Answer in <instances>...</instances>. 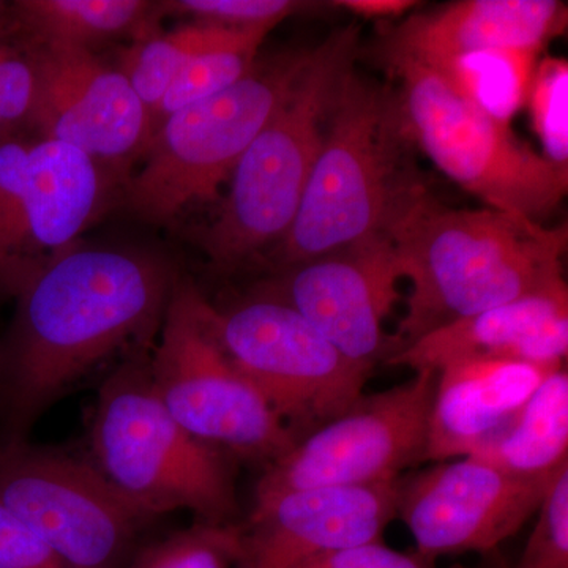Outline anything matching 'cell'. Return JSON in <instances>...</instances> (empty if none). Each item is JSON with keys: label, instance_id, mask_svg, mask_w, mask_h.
Returning <instances> with one entry per match:
<instances>
[{"label": "cell", "instance_id": "obj_26", "mask_svg": "<svg viewBox=\"0 0 568 568\" xmlns=\"http://www.w3.org/2000/svg\"><path fill=\"white\" fill-rule=\"evenodd\" d=\"M242 541L241 526L204 521L149 545L125 568H234Z\"/></svg>", "mask_w": 568, "mask_h": 568}, {"label": "cell", "instance_id": "obj_27", "mask_svg": "<svg viewBox=\"0 0 568 568\" xmlns=\"http://www.w3.org/2000/svg\"><path fill=\"white\" fill-rule=\"evenodd\" d=\"M530 123L541 142V155L568 164V62L562 58L538 61L530 82Z\"/></svg>", "mask_w": 568, "mask_h": 568}, {"label": "cell", "instance_id": "obj_2", "mask_svg": "<svg viewBox=\"0 0 568 568\" xmlns=\"http://www.w3.org/2000/svg\"><path fill=\"white\" fill-rule=\"evenodd\" d=\"M403 280L406 313L395 354L422 336L510 304L567 286V224L547 227L496 209H450L418 194L387 231Z\"/></svg>", "mask_w": 568, "mask_h": 568}, {"label": "cell", "instance_id": "obj_32", "mask_svg": "<svg viewBox=\"0 0 568 568\" xmlns=\"http://www.w3.org/2000/svg\"><path fill=\"white\" fill-rule=\"evenodd\" d=\"M334 3L365 18L402 17L417 6L413 0H336Z\"/></svg>", "mask_w": 568, "mask_h": 568}, {"label": "cell", "instance_id": "obj_23", "mask_svg": "<svg viewBox=\"0 0 568 568\" xmlns=\"http://www.w3.org/2000/svg\"><path fill=\"white\" fill-rule=\"evenodd\" d=\"M239 31L242 29L196 22L183 26L178 31L144 39L129 52L122 71L151 112L152 121L164 93L189 62L201 52L230 40Z\"/></svg>", "mask_w": 568, "mask_h": 568}, {"label": "cell", "instance_id": "obj_13", "mask_svg": "<svg viewBox=\"0 0 568 568\" xmlns=\"http://www.w3.org/2000/svg\"><path fill=\"white\" fill-rule=\"evenodd\" d=\"M549 481L515 477L476 457L447 459L398 481L396 517L422 558L491 551L537 514Z\"/></svg>", "mask_w": 568, "mask_h": 568}, {"label": "cell", "instance_id": "obj_9", "mask_svg": "<svg viewBox=\"0 0 568 568\" xmlns=\"http://www.w3.org/2000/svg\"><path fill=\"white\" fill-rule=\"evenodd\" d=\"M213 327L231 361L297 439L364 396L373 368L354 364L290 305L254 294L213 306Z\"/></svg>", "mask_w": 568, "mask_h": 568}, {"label": "cell", "instance_id": "obj_8", "mask_svg": "<svg viewBox=\"0 0 568 568\" xmlns=\"http://www.w3.org/2000/svg\"><path fill=\"white\" fill-rule=\"evenodd\" d=\"M149 368L171 416L209 446L268 465L297 440L231 361L213 327V305L190 282L174 284Z\"/></svg>", "mask_w": 568, "mask_h": 568}, {"label": "cell", "instance_id": "obj_29", "mask_svg": "<svg viewBox=\"0 0 568 568\" xmlns=\"http://www.w3.org/2000/svg\"><path fill=\"white\" fill-rule=\"evenodd\" d=\"M162 6L159 9L186 14L203 24L274 29L308 3L294 0H175Z\"/></svg>", "mask_w": 568, "mask_h": 568}, {"label": "cell", "instance_id": "obj_28", "mask_svg": "<svg viewBox=\"0 0 568 568\" xmlns=\"http://www.w3.org/2000/svg\"><path fill=\"white\" fill-rule=\"evenodd\" d=\"M518 568H568V465L549 481Z\"/></svg>", "mask_w": 568, "mask_h": 568}, {"label": "cell", "instance_id": "obj_1", "mask_svg": "<svg viewBox=\"0 0 568 568\" xmlns=\"http://www.w3.org/2000/svg\"><path fill=\"white\" fill-rule=\"evenodd\" d=\"M175 276L140 250L71 246L17 295V315L0 349L11 439H24L59 396L162 324Z\"/></svg>", "mask_w": 568, "mask_h": 568}, {"label": "cell", "instance_id": "obj_24", "mask_svg": "<svg viewBox=\"0 0 568 568\" xmlns=\"http://www.w3.org/2000/svg\"><path fill=\"white\" fill-rule=\"evenodd\" d=\"M31 141L0 138V294L17 297L39 272L29 246L26 162Z\"/></svg>", "mask_w": 568, "mask_h": 568}, {"label": "cell", "instance_id": "obj_30", "mask_svg": "<svg viewBox=\"0 0 568 568\" xmlns=\"http://www.w3.org/2000/svg\"><path fill=\"white\" fill-rule=\"evenodd\" d=\"M0 568H70L54 549L0 504Z\"/></svg>", "mask_w": 568, "mask_h": 568}, {"label": "cell", "instance_id": "obj_16", "mask_svg": "<svg viewBox=\"0 0 568 568\" xmlns=\"http://www.w3.org/2000/svg\"><path fill=\"white\" fill-rule=\"evenodd\" d=\"M568 353V287H556L455 321L399 349L387 364L437 373L469 358L560 366Z\"/></svg>", "mask_w": 568, "mask_h": 568}, {"label": "cell", "instance_id": "obj_19", "mask_svg": "<svg viewBox=\"0 0 568 568\" xmlns=\"http://www.w3.org/2000/svg\"><path fill=\"white\" fill-rule=\"evenodd\" d=\"M106 164L67 142L31 141L26 162V215L37 268L74 246L110 193Z\"/></svg>", "mask_w": 568, "mask_h": 568}, {"label": "cell", "instance_id": "obj_14", "mask_svg": "<svg viewBox=\"0 0 568 568\" xmlns=\"http://www.w3.org/2000/svg\"><path fill=\"white\" fill-rule=\"evenodd\" d=\"M24 47L36 70L29 125L40 138L114 166L148 149L155 125L122 70L82 48Z\"/></svg>", "mask_w": 568, "mask_h": 568}, {"label": "cell", "instance_id": "obj_25", "mask_svg": "<svg viewBox=\"0 0 568 568\" xmlns=\"http://www.w3.org/2000/svg\"><path fill=\"white\" fill-rule=\"evenodd\" d=\"M271 31L272 28L242 29L230 40L197 54L164 93L153 112V123L160 125L173 112L209 99L242 80L256 63L261 44Z\"/></svg>", "mask_w": 568, "mask_h": 568}, {"label": "cell", "instance_id": "obj_12", "mask_svg": "<svg viewBox=\"0 0 568 568\" xmlns=\"http://www.w3.org/2000/svg\"><path fill=\"white\" fill-rule=\"evenodd\" d=\"M403 276L387 234L282 268L256 294L290 305L354 364L375 369L395 354L383 323Z\"/></svg>", "mask_w": 568, "mask_h": 568}, {"label": "cell", "instance_id": "obj_22", "mask_svg": "<svg viewBox=\"0 0 568 568\" xmlns=\"http://www.w3.org/2000/svg\"><path fill=\"white\" fill-rule=\"evenodd\" d=\"M540 52L526 48H489L417 62L435 71L452 91L478 111L510 125L511 119L528 102Z\"/></svg>", "mask_w": 568, "mask_h": 568}, {"label": "cell", "instance_id": "obj_21", "mask_svg": "<svg viewBox=\"0 0 568 568\" xmlns=\"http://www.w3.org/2000/svg\"><path fill=\"white\" fill-rule=\"evenodd\" d=\"M141 0H20L10 3L11 29L29 47L91 50L140 31L155 10Z\"/></svg>", "mask_w": 568, "mask_h": 568}, {"label": "cell", "instance_id": "obj_33", "mask_svg": "<svg viewBox=\"0 0 568 568\" xmlns=\"http://www.w3.org/2000/svg\"><path fill=\"white\" fill-rule=\"evenodd\" d=\"M0 387H2V373H0Z\"/></svg>", "mask_w": 568, "mask_h": 568}, {"label": "cell", "instance_id": "obj_4", "mask_svg": "<svg viewBox=\"0 0 568 568\" xmlns=\"http://www.w3.org/2000/svg\"><path fill=\"white\" fill-rule=\"evenodd\" d=\"M91 462L149 517L192 510L207 523H230L237 510L230 463L171 416L153 388L145 354L126 358L103 381L93 407Z\"/></svg>", "mask_w": 568, "mask_h": 568}, {"label": "cell", "instance_id": "obj_11", "mask_svg": "<svg viewBox=\"0 0 568 568\" xmlns=\"http://www.w3.org/2000/svg\"><path fill=\"white\" fill-rule=\"evenodd\" d=\"M436 379L437 373L420 372L405 384L362 396L268 463L254 500L294 489L398 480L407 467L425 463Z\"/></svg>", "mask_w": 568, "mask_h": 568}, {"label": "cell", "instance_id": "obj_5", "mask_svg": "<svg viewBox=\"0 0 568 568\" xmlns=\"http://www.w3.org/2000/svg\"><path fill=\"white\" fill-rule=\"evenodd\" d=\"M358 31H336L313 50L293 93L235 164L231 185L204 234L220 267H234L286 237L324 138L325 115L343 71L354 63Z\"/></svg>", "mask_w": 568, "mask_h": 568}, {"label": "cell", "instance_id": "obj_18", "mask_svg": "<svg viewBox=\"0 0 568 568\" xmlns=\"http://www.w3.org/2000/svg\"><path fill=\"white\" fill-rule=\"evenodd\" d=\"M567 28V6L555 0H463L414 14L381 41L379 51L426 62L489 48L544 50Z\"/></svg>", "mask_w": 568, "mask_h": 568}, {"label": "cell", "instance_id": "obj_31", "mask_svg": "<svg viewBox=\"0 0 568 568\" xmlns=\"http://www.w3.org/2000/svg\"><path fill=\"white\" fill-rule=\"evenodd\" d=\"M298 568H433L422 556L405 555L386 547L383 541L342 549Z\"/></svg>", "mask_w": 568, "mask_h": 568}, {"label": "cell", "instance_id": "obj_3", "mask_svg": "<svg viewBox=\"0 0 568 568\" xmlns=\"http://www.w3.org/2000/svg\"><path fill=\"white\" fill-rule=\"evenodd\" d=\"M413 148L398 91L351 63L332 93L304 200L275 250L278 271L387 234L426 192Z\"/></svg>", "mask_w": 568, "mask_h": 568}, {"label": "cell", "instance_id": "obj_15", "mask_svg": "<svg viewBox=\"0 0 568 568\" xmlns=\"http://www.w3.org/2000/svg\"><path fill=\"white\" fill-rule=\"evenodd\" d=\"M398 481L294 489L254 500L237 568H298L381 541L396 518Z\"/></svg>", "mask_w": 568, "mask_h": 568}, {"label": "cell", "instance_id": "obj_7", "mask_svg": "<svg viewBox=\"0 0 568 568\" xmlns=\"http://www.w3.org/2000/svg\"><path fill=\"white\" fill-rule=\"evenodd\" d=\"M394 80L407 134L447 178L496 211L541 223L568 192L556 164L457 95L424 63L379 51Z\"/></svg>", "mask_w": 568, "mask_h": 568}, {"label": "cell", "instance_id": "obj_17", "mask_svg": "<svg viewBox=\"0 0 568 568\" xmlns=\"http://www.w3.org/2000/svg\"><path fill=\"white\" fill-rule=\"evenodd\" d=\"M556 368L559 366L504 358H469L440 368L429 413L425 463L476 454Z\"/></svg>", "mask_w": 568, "mask_h": 568}, {"label": "cell", "instance_id": "obj_6", "mask_svg": "<svg viewBox=\"0 0 568 568\" xmlns=\"http://www.w3.org/2000/svg\"><path fill=\"white\" fill-rule=\"evenodd\" d=\"M313 50L256 63L231 88L189 104L156 126L144 164L126 183V203L142 222H173L186 207L216 200L265 123L293 93Z\"/></svg>", "mask_w": 568, "mask_h": 568}, {"label": "cell", "instance_id": "obj_20", "mask_svg": "<svg viewBox=\"0 0 568 568\" xmlns=\"http://www.w3.org/2000/svg\"><path fill=\"white\" fill-rule=\"evenodd\" d=\"M515 477L551 480L568 465V375L549 373L528 402L476 454Z\"/></svg>", "mask_w": 568, "mask_h": 568}, {"label": "cell", "instance_id": "obj_10", "mask_svg": "<svg viewBox=\"0 0 568 568\" xmlns=\"http://www.w3.org/2000/svg\"><path fill=\"white\" fill-rule=\"evenodd\" d=\"M0 504L70 568H123L152 517L125 499L91 459L11 439L0 448Z\"/></svg>", "mask_w": 568, "mask_h": 568}]
</instances>
